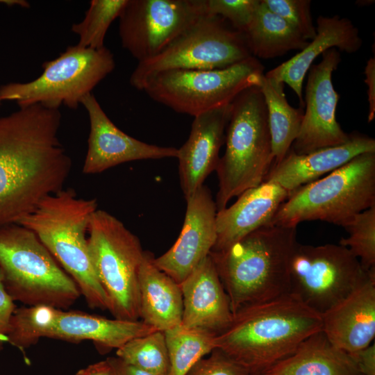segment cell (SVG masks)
Here are the masks:
<instances>
[{"mask_svg": "<svg viewBox=\"0 0 375 375\" xmlns=\"http://www.w3.org/2000/svg\"><path fill=\"white\" fill-rule=\"evenodd\" d=\"M242 34L250 53L256 58L272 59L292 50L301 51L309 42L262 0Z\"/></svg>", "mask_w": 375, "mask_h": 375, "instance_id": "26", "label": "cell"}, {"mask_svg": "<svg viewBox=\"0 0 375 375\" xmlns=\"http://www.w3.org/2000/svg\"><path fill=\"white\" fill-rule=\"evenodd\" d=\"M249 375H262V374H249Z\"/></svg>", "mask_w": 375, "mask_h": 375, "instance_id": "41", "label": "cell"}, {"mask_svg": "<svg viewBox=\"0 0 375 375\" xmlns=\"http://www.w3.org/2000/svg\"><path fill=\"white\" fill-rule=\"evenodd\" d=\"M250 373L220 350L200 359L185 375H249Z\"/></svg>", "mask_w": 375, "mask_h": 375, "instance_id": "34", "label": "cell"}, {"mask_svg": "<svg viewBox=\"0 0 375 375\" xmlns=\"http://www.w3.org/2000/svg\"><path fill=\"white\" fill-rule=\"evenodd\" d=\"M183 228L172 247L153 263L182 283L212 251L217 240V209L209 188L202 185L186 199Z\"/></svg>", "mask_w": 375, "mask_h": 375, "instance_id": "16", "label": "cell"}, {"mask_svg": "<svg viewBox=\"0 0 375 375\" xmlns=\"http://www.w3.org/2000/svg\"><path fill=\"white\" fill-rule=\"evenodd\" d=\"M230 108L231 104L194 117L188 139L178 149L180 183L185 199L203 185L217 168Z\"/></svg>", "mask_w": 375, "mask_h": 375, "instance_id": "18", "label": "cell"}, {"mask_svg": "<svg viewBox=\"0 0 375 375\" xmlns=\"http://www.w3.org/2000/svg\"><path fill=\"white\" fill-rule=\"evenodd\" d=\"M365 82L367 85V99L369 103L368 122L375 118V58H370L365 68Z\"/></svg>", "mask_w": 375, "mask_h": 375, "instance_id": "37", "label": "cell"}, {"mask_svg": "<svg viewBox=\"0 0 375 375\" xmlns=\"http://www.w3.org/2000/svg\"><path fill=\"white\" fill-rule=\"evenodd\" d=\"M260 0H205L206 13L219 16L243 33L251 23Z\"/></svg>", "mask_w": 375, "mask_h": 375, "instance_id": "33", "label": "cell"}, {"mask_svg": "<svg viewBox=\"0 0 375 375\" xmlns=\"http://www.w3.org/2000/svg\"><path fill=\"white\" fill-rule=\"evenodd\" d=\"M90 120L88 148L83 172L98 174L119 164L140 160L176 158L178 149L138 140L118 128L106 115L93 94L81 103Z\"/></svg>", "mask_w": 375, "mask_h": 375, "instance_id": "17", "label": "cell"}, {"mask_svg": "<svg viewBox=\"0 0 375 375\" xmlns=\"http://www.w3.org/2000/svg\"><path fill=\"white\" fill-rule=\"evenodd\" d=\"M169 368L167 375H185L202 358L216 349V334L181 324L164 331Z\"/></svg>", "mask_w": 375, "mask_h": 375, "instance_id": "28", "label": "cell"}, {"mask_svg": "<svg viewBox=\"0 0 375 375\" xmlns=\"http://www.w3.org/2000/svg\"><path fill=\"white\" fill-rule=\"evenodd\" d=\"M125 362L153 375H167L169 361L164 331L133 338L116 350Z\"/></svg>", "mask_w": 375, "mask_h": 375, "instance_id": "29", "label": "cell"}, {"mask_svg": "<svg viewBox=\"0 0 375 375\" xmlns=\"http://www.w3.org/2000/svg\"><path fill=\"white\" fill-rule=\"evenodd\" d=\"M344 228L349 235L339 244L347 248L365 269L375 268V206L355 215Z\"/></svg>", "mask_w": 375, "mask_h": 375, "instance_id": "31", "label": "cell"}, {"mask_svg": "<svg viewBox=\"0 0 375 375\" xmlns=\"http://www.w3.org/2000/svg\"><path fill=\"white\" fill-rule=\"evenodd\" d=\"M290 194L278 184L267 181L242 192L233 204L217 211V240L211 251L225 249L256 230L271 224Z\"/></svg>", "mask_w": 375, "mask_h": 375, "instance_id": "21", "label": "cell"}, {"mask_svg": "<svg viewBox=\"0 0 375 375\" xmlns=\"http://www.w3.org/2000/svg\"><path fill=\"white\" fill-rule=\"evenodd\" d=\"M75 375H112L107 359L90 365L80 369Z\"/></svg>", "mask_w": 375, "mask_h": 375, "instance_id": "39", "label": "cell"}, {"mask_svg": "<svg viewBox=\"0 0 375 375\" xmlns=\"http://www.w3.org/2000/svg\"><path fill=\"white\" fill-rule=\"evenodd\" d=\"M205 15V0H127L119 17L122 46L138 62L149 60Z\"/></svg>", "mask_w": 375, "mask_h": 375, "instance_id": "14", "label": "cell"}, {"mask_svg": "<svg viewBox=\"0 0 375 375\" xmlns=\"http://www.w3.org/2000/svg\"><path fill=\"white\" fill-rule=\"evenodd\" d=\"M0 272L9 296L26 306L67 310L81 295L35 233L19 224L0 227Z\"/></svg>", "mask_w": 375, "mask_h": 375, "instance_id": "6", "label": "cell"}, {"mask_svg": "<svg viewBox=\"0 0 375 375\" xmlns=\"http://www.w3.org/2000/svg\"><path fill=\"white\" fill-rule=\"evenodd\" d=\"M106 359L110 366L112 375H153L125 362L117 356Z\"/></svg>", "mask_w": 375, "mask_h": 375, "instance_id": "38", "label": "cell"}, {"mask_svg": "<svg viewBox=\"0 0 375 375\" xmlns=\"http://www.w3.org/2000/svg\"><path fill=\"white\" fill-rule=\"evenodd\" d=\"M321 61L308 72L303 113L301 128L291 151L306 154L347 142L351 134L337 122L335 111L340 95L335 91L332 74L341 62L340 52L332 48L322 54Z\"/></svg>", "mask_w": 375, "mask_h": 375, "instance_id": "15", "label": "cell"}, {"mask_svg": "<svg viewBox=\"0 0 375 375\" xmlns=\"http://www.w3.org/2000/svg\"><path fill=\"white\" fill-rule=\"evenodd\" d=\"M360 375H375V344L349 353Z\"/></svg>", "mask_w": 375, "mask_h": 375, "instance_id": "36", "label": "cell"}, {"mask_svg": "<svg viewBox=\"0 0 375 375\" xmlns=\"http://www.w3.org/2000/svg\"><path fill=\"white\" fill-rule=\"evenodd\" d=\"M60 124L59 109L40 104L0 117V227L18 224L64 188L72 164Z\"/></svg>", "mask_w": 375, "mask_h": 375, "instance_id": "1", "label": "cell"}, {"mask_svg": "<svg viewBox=\"0 0 375 375\" xmlns=\"http://www.w3.org/2000/svg\"><path fill=\"white\" fill-rule=\"evenodd\" d=\"M224 143L215 169L217 211L264 182L274 162L267 108L258 87L245 89L231 102Z\"/></svg>", "mask_w": 375, "mask_h": 375, "instance_id": "5", "label": "cell"}, {"mask_svg": "<svg viewBox=\"0 0 375 375\" xmlns=\"http://www.w3.org/2000/svg\"><path fill=\"white\" fill-rule=\"evenodd\" d=\"M156 330L143 322L108 319L87 312L39 305L16 308L7 342L24 351L47 338L78 343L92 341L102 350L117 349Z\"/></svg>", "mask_w": 375, "mask_h": 375, "instance_id": "11", "label": "cell"}, {"mask_svg": "<svg viewBox=\"0 0 375 375\" xmlns=\"http://www.w3.org/2000/svg\"><path fill=\"white\" fill-rule=\"evenodd\" d=\"M153 254L145 251L138 274L140 319L157 331L181 324L183 296L180 284L159 269Z\"/></svg>", "mask_w": 375, "mask_h": 375, "instance_id": "24", "label": "cell"}, {"mask_svg": "<svg viewBox=\"0 0 375 375\" xmlns=\"http://www.w3.org/2000/svg\"><path fill=\"white\" fill-rule=\"evenodd\" d=\"M366 152H375V140L358 133H351L344 144L308 153L297 154L290 150L280 162L272 165L265 181L274 182L291 193Z\"/></svg>", "mask_w": 375, "mask_h": 375, "instance_id": "23", "label": "cell"}, {"mask_svg": "<svg viewBox=\"0 0 375 375\" xmlns=\"http://www.w3.org/2000/svg\"><path fill=\"white\" fill-rule=\"evenodd\" d=\"M315 29V38L305 48L265 74L289 85L298 97L301 108H304L303 83L314 60L332 48L347 53H355L362 44L358 29L347 18L319 16Z\"/></svg>", "mask_w": 375, "mask_h": 375, "instance_id": "22", "label": "cell"}, {"mask_svg": "<svg viewBox=\"0 0 375 375\" xmlns=\"http://www.w3.org/2000/svg\"><path fill=\"white\" fill-rule=\"evenodd\" d=\"M91 260L115 319H140L138 274L145 251L138 238L109 212L97 209L90 220Z\"/></svg>", "mask_w": 375, "mask_h": 375, "instance_id": "8", "label": "cell"}, {"mask_svg": "<svg viewBox=\"0 0 375 375\" xmlns=\"http://www.w3.org/2000/svg\"><path fill=\"white\" fill-rule=\"evenodd\" d=\"M258 88L267 111L274 165L290 151L298 136L304 112L303 108H295L289 104L284 83L263 74Z\"/></svg>", "mask_w": 375, "mask_h": 375, "instance_id": "27", "label": "cell"}, {"mask_svg": "<svg viewBox=\"0 0 375 375\" xmlns=\"http://www.w3.org/2000/svg\"><path fill=\"white\" fill-rule=\"evenodd\" d=\"M264 67L251 56L215 69H172L156 74L142 85L153 101L194 117L228 106L243 90L259 87Z\"/></svg>", "mask_w": 375, "mask_h": 375, "instance_id": "10", "label": "cell"}, {"mask_svg": "<svg viewBox=\"0 0 375 375\" xmlns=\"http://www.w3.org/2000/svg\"><path fill=\"white\" fill-rule=\"evenodd\" d=\"M375 271L365 269L346 247L297 243L290 267V291L321 315Z\"/></svg>", "mask_w": 375, "mask_h": 375, "instance_id": "13", "label": "cell"}, {"mask_svg": "<svg viewBox=\"0 0 375 375\" xmlns=\"http://www.w3.org/2000/svg\"><path fill=\"white\" fill-rule=\"evenodd\" d=\"M0 3L5 4L8 6H17L25 8L30 7L29 3L24 0H0Z\"/></svg>", "mask_w": 375, "mask_h": 375, "instance_id": "40", "label": "cell"}, {"mask_svg": "<svg viewBox=\"0 0 375 375\" xmlns=\"http://www.w3.org/2000/svg\"><path fill=\"white\" fill-rule=\"evenodd\" d=\"M1 101L0 100V105H1Z\"/></svg>", "mask_w": 375, "mask_h": 375, "instance_id": "42", "label": "cell"}, {"mask_svg": "<svg viewBox=\"0 0 375 375\" xmlns=\"http://www.w3.org/2000/svg\"><path fill=\"white\" fill-rule=\"evenodd\" d=\"M322 331L347 353L362 349L375 337V271L344 299L322 314Z\"/></svg>", "mask_w": 375, "mask_h": 375, "instance_id": "20", "label": "cell"}, {"mask_svg": "<svg viewBox=\"0 0 375 375\" xmlns=\"http://www.w3.org/2000/svg\"><path fill=\"white\" fill-rule=\"evenodd\" d=\"M183 296L181 325L216 335L233 319L228 297L209 254L180 283Z\"/></svg>", "mask_w": 375, "mask_h": 375, "instance_id": "19", "label": "cell"}, {"mask_svg": "<svg viewBox=\"0 0 375 375\" xmlns=\"http://www.w3.org/2000/svg\"><path fill=\"white\" fill-rule=\"evenodd\" d=\"M115 67L113 54L105 46L99 49L69 46L56 58L44 62L35 80L0 86V100L15 101L19 108L40 104L58 109H77L82 99Z\"/></svg>", "mask_w": 375, "mask_h": 375, "instance_id": "9", "label": "cell"}, {"mask_svg": "<svg viewBox=\"0 0 375 375\" xmlns=\"http://www.w3.org/2000/svg\"><path fill=\"white\" fill-rule=\"evenodd\" d=\"M16 308L14 301L3 287L0 272V351L3 349V346L7 342L10 320Z\"/></svg>", "mask_w": 375, "mask_h": 375, "instance_id": "35", "label": "cell"}, {"mask_svg": "<svg viewBox=\"0 0 375 375\" xmlns=\"http://www.w3.org/2000/svg\"><path fill=\"white\" fill-rule=\"evenodd\" d=\"M127 0H92L83 19L72 26L78 38L77 45L99 49L104 47L106 33L119 15Z\"/></svg>", "mask_w": 375, "mask_h": 375, "instance_id": "30", "label": "cell"}, {"mask_svg": "<svg viewBox=\"0 0 375 375\" xmlns=\"http://www.w3.org/2000/svg\"><path fill=\"white\" fill-rule=\"evenodd\" d=\"M95 199L78 197L72 188L44 198L18 224L35 233L65 272L75 281L90 308L109 310V299L90 258L86 233Z\"/></svg>", "mask_w": 375, "mask_h": 375, "instance_id": "4", "label": "cell"}, {"mask_svg": "<svg viewBox=\"0 0 375 375\" xmlns=\"http://www.w3.org/2000/svg\"><path fill=\"white\" fill-rule=\"evenodd\" d=\"M272 12L284 19L305 40H312L316 35L311 15L310 0H262Z\"/></svg>", "mask_w": 375, "mask_h": 375, "instance_id": "32", "label": "cell"}, {"mask_svg": "<svg viewBox=\"0 0 375 375\" xmlns=\"http://www.w3.org/2000/svg\"><path fill=\"white\" fill-rule=\"evenodd\" d=\"M375 206V152L361 153L326 176L291 192L271 224L297 227L319 220L344 227Z\"/></svg>", "mask_w": 375, "mask_h": 375, "instance_id": "7", "label": "cell"}, {"mask_svg": "<svg viewBox=\"0 0 375 375\" xmlns=\"http://www.w3.org/2000/svg\"><path fill=\"white\" fill-rule=\"evenodd\" d=\"M219 16L205 15L156 56L139 62L130 77L140 90L150 77L172 69L225 68L251 56L244 35Z\"/></svg>", "mask_w": 375, "mask_h": 375, "instance_id": "12", "label": "cell"}, {"mask_svg": "<svg viewBox=\"0 0 375 375\" xmlns=\"http://www.w3.org/2000/svg\"><path fill=\"white\" fill-rule=\"evenodd\" d=\"M262 375H360L349 353L335 347L321 330Z\"/></svg>", "mask_w": 375, "mask_h": 375, "instance_id": "25", "label": "cell"}, {"mask_svg": "<svg viewBox=\"0 0 375 375\" xmlns=\"http://www.w3.org/2000/svg\"><path fill=\"white\" fill-rule=\"evenodd\" d=\"M322 327V315L288 292L240 308L215 345L250 374H262Z\"/></svg>", "mask_w": 375, "mask_h": 375, "instance_id": "2", "label": "cell"}, {"mask_svg": "<svg viewBox=\"0 0 375 375\" xmlns=\"http://www.w3.org/2000/svg\"><path fill=\"white\" fill-rule=\"evenodd\" d=\"M297 243V227L268 224L210 253L233 314L290 292V262Z\"/></svg>", "mask_w": 375, "mask_h": 375, "instance_id": "3", "label": "cell"}]
</instances>
